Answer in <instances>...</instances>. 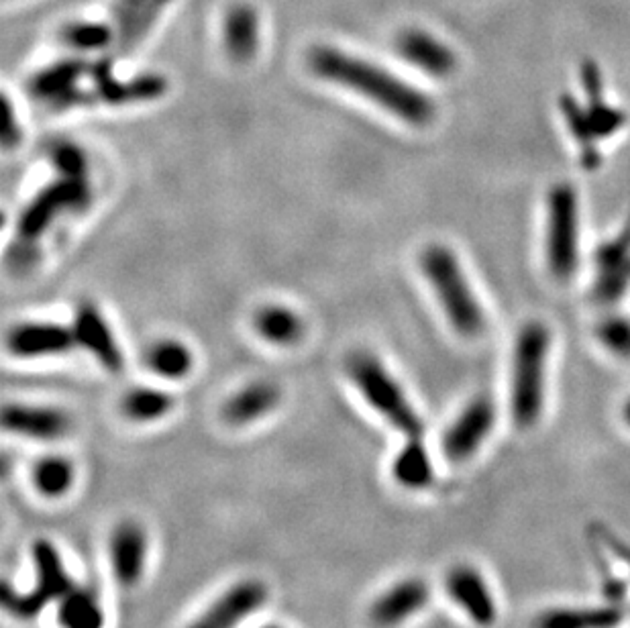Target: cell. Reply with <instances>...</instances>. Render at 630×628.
<instances>
[{"label":"cell","mask_w":630,"mask_h":628,"mask_svg":"<svg viewBox=\"0 0 630 628\" xmlns=\"http://www.w3.org/2000/svg\"><path fill=\"white\" fill-rule=\"evenodd\" d=\"M308 66L319 78L363 94L408 125L425 127L435 119L437 109L429 94L347 51L331 45L312 47Z\"/></svg>","instance_id":"1"},{"label":"cell","mask_w":630,"mask_h":628,"mask_svg":"<svg viewBox=\"0 0 630 628\" xmlns=\"http://www.w3.org/2000/svg\"><path fill=\"white\" fill-rule=\"evenodd\" d=\"M420 270L435 290L445 317L457 335L478 339L486 333L484 308L471 290L457 255L441 243H431L420 253Z\"/></svg>","instance_id":"2"},{"label":"cell","mask_w":630,"mask_h":628,"mask_svg":"<svg viewBox=\"0 0 630 628\" xmlns=\"http://www.w3.org/2000/svg\"><path fill=\"white\" fill-rule=\"evenodd\" d=\"M551 333L547 325L531 321L520 327L512 355L510 408L518 429H531L545 408L547 359Z\"/></svg>","instance_id":"3"},{"label":"cell","mask_w":630,"mask_h":628,"mask_svg":"<svg viewBox=\"0 0 630 628\" xmlns=\"http://www.w3.org/2000/svg\"><path fill=\"white\" fill-rule=\"evenodd\" d=\"M349 376L359 388L361 396L370 406L380 412L386 421L404 433L408 439L423 437V423L408 402L398 382L388 370L370 353H355L349 359Z\"/></svg>","instance_id":"4"},{"label":"cell","mask_w":630,"mask_h":628,"mask_svg":"<svg viewBox=\"0 0 630 628\" xmlns=\"http://www.w3.org/2000/svg\"><path fill=\"white\" fill-rule=\"evenodd\" d=\"M545 253L557 282H567L580 268V200L569 184H557L549 192Z\"/></svg>","instance_id":"5"},{"label":"cell","mask_w":630,"mask_h":628,"mask_svg":"<svg viewBox=\"0 0 630 628\" xmlns=\"http://www.w3.org/2000/svg\"><path fill=\"white\" fill-rule=\"evenodd\" d=\"M31 555L35 565V586L31 592L17 594L9 584L3 588L5 608L23 620L37 616L49 602L62 600L76 586L64 567L60 551L49 541H35Z\"/></svg>","instance_id":"6"},{"label":"cell","mask_w":630,"mask_h":628,"mask_svg":"<svg viewBox=\"0 0 630 628\" xmlns=\"http://www.w3.org/2000/svg\"><path fill=\"white\" fill-rule=\"evenodd\" d=\"M94 80V90H80L78 107L82 104H133L149 102L168 92V80L162 74H139L129 80H117L111 70L109 60H98L90 64V74Z\"/></svg>","instance_id":"7"},{"label":"cell","mask_w":630,"mask_h":628,"mask_svg":"<svg viewBox=\"0 0 630 628\" xmlns=\"http://www.w3.org/2000/svg\"><path fill=\"white\" fill-rule=\"evenodd\" d=\"M90 190L86 180L76 178H62L56 184L45 186L23 211L17 223L19 237L23 241L33 243L37 237L45 233V229L51 225L64 208H76L88 202Z\"/></svg>","instance_id":"8"},{"label":"cell","mask_w":630,"mask_h":628,"mask_svg":"<svg viewBox=\"0 0 630 628\" xmlns=\"http://www.w3.org/2000/svg\"><path fill=\"white\" fill-rule=\"evenodd\" d=\"M630 288V221L596 251V282L592 296L610 306L624 298Z\"/></svg>","instance_id":"9"},{"label":"cell","mask_w":630,"mask_h":628,"mask_svg":"<svg viewBox=\"0 0 630 628\" xmlns=\"http://www.w3.org/2000/svg\"><path fill=\"white\" fill-rule=\"evenodd\" d=\"M496 423V408L492 400L480 396L471 400L461 414L451 423L443 437V451L449 461L461 463L474 455L488 435L492 433Z\"/></svg>","instance_id":"10"},{"label":"cell","mask_w":630,"mask_h":628,"mask_svg":"<svg viewBox=\"0 0 630 628\" xmlns=\"http://www.w3.org/2000/svg\"><path fill=\"white\" fill-rule=\"evenodd\" d=\"M398 56L433 78H447L457 70L455 51L425 29H404L396 37Z\"/></svg>","instance_id":"11"},{"label":"cell","mask_w":630,"mask_h":628,"mask_svg":"<svg viewBox=\"0 0 630 628\" xmlns=\"http://www.w3.org/2000/svg\"><path fill=\"white\" fill-rule=\"evenodd\" d=\"M268 600V588L257 580H245L229 588L213 606L188 628H237L241 620L257 612Z\"/></svg>","instance_id":"12"},{"label":"cell","mask_w":630,"mask_h":628,"mask_svg":"<svg viewBox=\"0 0 630 628\" xmlns=\"http://www.w3.org/2000/svg\"><path fill=\"white\" fill-rule=\"evenodd\" d=\"M86 74H90V62L64 60L37 72L29 82V90L39 102L49 104L51 109H72L78 107V82Z\"/></svg>","instance_id":"13"},{"label":"cell","mask_w":630,"mask_h":628,"mask_svg":"<svg viewBox=\"0 0 630 628\" xmlns=\"http://www.w3.org/2000/svg\"><path fill=\"white\" fill-rule=\"evenodd\" d=\"M451 600L478 626H492L498 616V606L484 575L471 565H457L447 578Z\"/></svg>","instance_id":"14"},{"label":"cell","mask_w":630,"mask_h":628,"mask_svg":"<svg viewBox=\"0 0 630 628\" xmlns=\"http://www.w3.org/2000/svg\"><path fill=\"white\" fill-rule=\"evenodd\" d=\"M431 588L427 582L410 578L386 590L370 608V620L378 628H396L427 606Z\"/></svg>","instance_id":"15"},{"label":"cell","mask_w":630,"mask_h":628,"mask_svg":"<svg viewBox=\"0 0 630 628\" xmlns=\"http://www.w3.org/2000/svg\"><path fill=\"white\" fill-rule=\"evenodd\" d=\"M109 559L121 586L133 588L139 584L147 561V535L141 525L131 520L121 522L109 541Z\"/></svg>","instance_id":"16"},{"label":"cell","mask_w":630,"mask_h":628,"mask_svg":"<svg viewBox=\"0 0 630 628\" xmlns=\"http://www.w3.org/2000/svg\"><path fill=\"white\" fill-rule=\"evenodd\" d=\"M74 333L78 343L86 347L109 372L123 370V353L111 333V327L94 304L84 302L78 306Z\"/></svg>","instance_id":"17"},{"label":"cell","mask_w":630,"mask_h":628,"mask_svg":"<svg viewBox=\"0 0 630 628\" xmlns=\"http://www.w3.org/2000/svg\"><path fill=\"white\" fill-rule=\"evenodd\" d=\"M3 425L7 431L29 439L54 441L70 431V418L58 408L7 404L3 410Z\"/></svg>","instance_id":"18"},{"label":"cell","mask_w":630,"mask_h":628,"mask_svg":"<svg viewBox=\"0 0 630 628\" xmlns=\"http://www.w3.org/2000/svg\"><path fill=\"white\" fill-rule=\"evenodd\" d=\"M78 343L74 329L56 323H25L9 333V349L19 357L58 355Z\"/></svg>","instance_id":"19"},{"label":"cell","mask_w":630,"mask_h":628,"mask_svg":"<svg viewBox=\"0 0 630 628\" xmlns=\"http://www.w3.org/2000/svg\"><path fill=\"white\" fill-rule=\"evenodd\" d=\"M170 3L172 0H117L113 19L121 51L129 54L135 49Z\"/></svg>","instance_id":"20"},{"label":"cell","mask_w":630,"mask_h":628,"mask_svg":"<svg viewBox=\"0 0 630 628\" xmlns=\"http://www.w3.org/2000/svg\"><path fill=\"white\" fill-rule=\"evenodd\" d=\"M223 45L227 56L237 64H247L255 58L259 47V17L251 5L239 3L225 13Z\"/></svg>","instance_id":"21"},{"label":"cell","mask_w":630,"mask_h":628,"mask_svg":"<svg viewBox=\"0 0 630 628\" xmlns=\"http://www.w3.org/2000/svg\"><path fill=\"white\" fill-rule=\"evenodd\" d=\"M280 402V390L272 382H253L235 392L223 404V418L233 425H249L257 418L270 414Z\"/></svg>","instance_id":"22"},{"label":"cell","mask_w":630,"mask_h":628,"mask_svg":"<svg viewBox=\"0 0 630 628\" xmlns=\"http://www.w3.org/2000/svg\"><path fill=\"white\" fill-rule=\"evenodd\" d=\"M624 614L616 604L590 608H553L537 616L535 628H616Z\"/></svg>","instance_id":"23"},{"label":"cell","mask_w":630,"mask_h":628,"mask_svg":"<svg viewBox=\"0 0 630 628\" xmlns=\"http://www.w3.org/2000/svg\"><path fill=\"white\" fill-rule=\"evenodd\" d=\"M392 474L396 482L408 490H423L433 484L435 480L433 461L420 437L406 441V445L394 459Z\"/></svg>","instance_id":"24"},{"label":"cell","mask_w":630,"mask_h":628,"mask_svg":"<svg viewBox=\"0 0 630 628\" xmlns=\"http://www.w3.org/2000/svg\"><path fill=\"white\" fill-rule=\"evenodd\" d=\"M58 622L62 628H104L107 616L90 588L74 586L62 600L58 608Z\"/></svg>","instance_id":"25"},{"label":"cell","mask_w":630,"mask_h":628,"mask_svg":"<svg viewBox=\"0 0 630 628\" xmlns=\"http://www.w3.org/2000/svg\"><path fill=\"white\" fill-rule=\"evenodd\" d=\"M253 327L257 335L274 345H292L302 337L304 325L294 310L282 304H268L255 312Z\"/></svg>","instance_id":"26"},{"label":"cell","mask_w":630,"mask_h":628,"mask_svg":"<svg viewBox=\"0 0 630 628\" xmlns=\"http://www.w3.org/2000/svg\"><path fill=\"white\" fill-rule=\"evenodd\" d=\"M561 113H563V119H565V123L569 127V133L573 135L577 145H580L584 168L586 170H596L602 157H600V153L596 149V141L598 139L594 137V133L590 129L584 104H580V100H575L573 96L565 94V96H561Z\"/></svg>","instance_id":"27"},{"label":"cell","mask_w":630,"mask_h":628,"mask_svg":"<svg viewBox=\"0 0 630 628\" xmlns=\"http://www.w3.org/2000/svg\"><path fill=\"white\" fill-rule=\"evenodd\" d=\"M74 465L70 459L60 455H49L35 463L33 484L37 492L45 498H62L70 492L74 484Z\"/></svg>","instance_id":"28"},{"label":"cell","mask_w":630,"mask_h":628,"mask_svg":"<svg viewBox=\"0 0 630 628\" xmlns=\"http://www.w3.org/2000/svg\"><path fill=\"white\" fill-rule=\"evenodd\" d=\"M192 353L190 349L174 339H164L151 345L147 351V365L162 378L182 380L192 370Z\"/></svg>","instance_id":"29"},{"label":"cell","mask_w":630,"mask_h":628,"mask_svg":"<svg viewBox=\"0 0 630 628\" xmlns=\"http://www.w3.org/2000/svg\"><path fill=\"white\" fill-rule=\"evenodd\" d=\"M174 406V398L157 388H135L123 398V414L135 423H151L166 416Z\"/></svg>","instance_id":"30"},{"label":"cell","mask_w":630,"mask_h":628,"mask_svg":"<svg viewBox=\"0 0 630 628\" xmlns=\"http://www.w3.org/2000/svg\"><path fill=\"white\" fill-rule=\"evenodd\" d=\"M115 35L111 25L94 21H76L62 29V41L78 51H100L113 41Z\"/></svg>","instance_id":"31"},{"label":"cell","mask_w":630,"mask_h":628,"mask_svg":"<svg viewBox=\"0 0 630 628\" xmlns=\"http://www.w3.org/2000/svg\"><path fill=\"white\" fill-rule=\"evenodd\" d=\"M584 109H586L590 129L598 141L616 135L626 125L624 111L612 107L610 102H606L604 96L588 98L584 104Z\"/></svg>","instance_id":"32"},{"label":"cell","mask_w":630,"mask_h":628,"mask_svg":"<svg viewBox=\"0 0 630 628\" xmlns=\"http://www.w3.org/2000/svg\"><path fill=\"white\" fill-rule=\"evenodd\" d=\"M596 335L602 347H606L612 355L630 359V319L612 314V317L598 323Z\"/></svg>","instance_id":"33"},{"label":"cell","mask_w":630,"mask_h":628,"mask_svg":"<svg viewBox=\"0 0 630 628\" xmlns=\"http://www.w3.org/2000/svg\"><path fill=\"white\" fill-rule=\"evenodd\" d=\"M51 162L58 168V172L64 178H76V180H84L86 174V157L80 151V147H76L70 141H60L56 145H51L49 151Z\"/></svg>","instance_id":"34"},{"label":"cell","mask_w":630,"mask_h":628,"mask_svg":"<svg viewBox=\"0 0 630 628\" xmlns=\"http://www.w3.org/2000/svg\"><path fill=\"white\" fill-rule=\"evenodd\" d=\"M19 141H21V129L13 113L11 100L5 96L3 98V145L5 149H13Z\"/></svg>","instance_id":"35"},{"label":"cell","mask_w":630,"mask_h":628,"mask_svg":"<svg viewBox=\"0 0 630 628\" xmlns=\"http://www.w3.org/2000/svg\"><path fill=\"white\" fill-rule=\"evenodd\" d=\"M624 421H626L628 427H630V400H628L626 406H624Z\"/></svg>","instance_id":"36"},{"label":"cell","mask_w":630,"mask_h":628,"mask_svg":"<svg viewBox=\"0 0 630 628\" xmlns=\"http://www.w3.org/2000/svg\"><path fill=\"white\" fill-rule=\"evenodd\" d=\"M264 628H282V626H276V624H270V626H264Z\"/></svg>","instance_id":"37"}]
</instances>
